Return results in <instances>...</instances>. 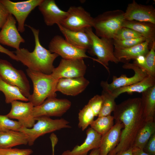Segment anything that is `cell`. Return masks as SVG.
<instances>
[{
    "label": "cell",
    "mask_w": 155,
    "mask_h": 155,
    "mask_svg": "<svg viewBox=\"0 0 155 155\" xmlns=\"http://www.w3.org/2000/svg\"><path fill=\"white\" fill-rule=\"evenodd\" d=\"M113 112L115 121L123 125L119 142L108 155L117 153L133 148L136 135L145 122L141 98H129L117 105Z\"/></svg>",
    "instance_id": "6da1fadb"
},
{
    "label": "cell",
    "mask_w": 155,
    "mask_h": 155,
    "mask_svg": "<svg viewBox=\"0 0 155 155\" xmlns=\"http://www.w3.org/2000/svg\"><path fill=\"white\" fill-rule=\"evenodd\" d=\"M25 26L29 28L32 32L34 38L35 47L31 52L24 48L13 51L18 61H20L31 71L51 75L55 68L53 62L59 55L51 53L42 45L39 39V29L29 25L25 24Z\"/></svg>",
    "instance_id": "7a4b0ae2"
},
{
    "label": "cell",
    "mask_w": 155,
    "mask_h": 155,
    "mask_svg": "<svg viewBox=\"0 0 155 155\" xmlns=\"http://www.w3.org/2000/svg\"><path fill=\"white\" fill-rule=\"evenodd\" d=\"M26 72L33 83V91L28 98L34 106L41 104L47 98L56 97V87L58 80L51 75H47L31 71L27 69Z\"/></svg>",
    "instance_id": "3957f363"
},
{
    "label": "cell",
    "mask_w": 155,
    "mask_h": 155,
    "mask_svg": "<svg viewBox=\"0 0 155 155\" xmlns=\"http://www.w3.org/2000/svg\"><path fill=\"white\" fill-rule=\"evenodd\" d=\"M124 12L120 9L105 11L94 18L95 34L100 38L113 39L122 27L125 20Z\"/></svg>",
    "instance_id": "277c9868"
},
{
    "label": "cell",
    "mask_w": 155,
    "mask_h": 155,
    "mask_svg": "<svg viewBox=\"0 0 155 155\" xmlns=\"http://www.w3.org/2000/svg\"><path fill=\"white\" fill-rule=\"evenodd\" d=\"M85 31L91 41L90 48L88 51V53L96 56V61L103 65L109 72V62L117 64L119 62L114 55L113 39L99 37L94 32L92 27L87 28Z\"/></svg>",
    "instance_id": "5b68a950"
},
{
    "label": "cell",
    "mask_w": 155,
    "mask_h": 155,
    "mask_svg": "<svg viewBox=\"0 0 155 155\" xmlns=\"http://www.w3.org/2000/svg\"><path fill=\"white\" fill-rule=\"evenodd\" d=\"M35 119L37 121L32 128L22 127L20 130L27 135L28 144L30 146L40 136L62 129L71 127L69 122L63 118L54 119L49 117L42 116L35 118Z\"/></svg>",
    "instance_id": "8992f818"
},
{
    "label": "cell",
    "mask_w": 155,
    "mask_h": 155,
    "mask_svg": "<svg viewBox=\"0 0 155 155\" xmlns=\"http://www.w3.org/2000/svg\"><path fill=\"white\" fill-rule=\"evenodd\" d=\"M0 78L5 82L18 87L28 98L31 94L29 81L24 71L14 67L6 60L0 59Z\"/></svg>",
    "instance_id": "52a82bcc"
},
{
    "label": "cell",
    "mask_w": 155,
    "mask_h": 155,
    "mask_svg": "<svg viewBox=\"0 0 155 155\" xmlns=\"http://www.w3.org/2000/svg\"><path fill=\"white\" fill-rule=\"evenodd\" d=\"M67 11V16L59 24L65 28L79 31L93 27L94 18L82 7L71 6Z\"/></svg>",
    "instance_id": "ba28073f"
},
{
    "label": "cell",
    "mask_w": 155,
    "mask_h": 155,
    "mask_svg": "<svg viewBox=\"0 0 155 155\" xmlns=\"http://www.w3.org/2000/svg\"><path fill=\"white\" fill-rule=\"evenodd\" d=\"M10 14L18 22L17 28L21 33L25 31V20L31 11L38 6L42 0H28L14 2L9 0H0Z\"/></svg>",
    "instance_id": "9c48e42d"
},
{
    "label": "cell",
    "mask_w": 155,
    "mask_h": 155,
    "mask_svg": "<svg viewBox=\"0 0 155 155\" xmlns=\"http://www.w3.org/2000/svg\"><path fill=\"white\" fill-rule=\"evenodd\" d=\"M49 50L55 53L65 59L90 58L94 61L96 59L90 57L86 54V50L77 48L67 42L62 36L56 35L51 40Z\"/></svg>",
    "instance_id": "30bf717a"
},
{
    "label": "cell",
    "mask_w": 155,
    "mask_h": 155,
    "mask_svg": "<svg viewBox=\"0 0 155 155\" xmlns=\"http://www.w3.org/2000/svg\"><path fill=\"white\" fill-rule=\"evenodd\" d=\"M71 103L65 98L51 97L47 98L41 104L34 106L33 115L35 118L42 116H62L70 108Z\"/></svg>",
    "instance_id": "8fae6325"
},
{
    "label": "cell",
    "mask_w": 155,
    "mask_h": 155,
    "mask_svg": "<svg viewBox=\"0 0 155 155\" xmlns=\"http://www.w3.org/2000/svg\"><path fill=\"white\" fill-rule=\"evenodd\" d=\"M122 67L124 69L133 70L134 75L130 77H127L125 74L121 75L119 77L113 76L112 81L110 83L107 81H102L100 84L103 90L111 92L117 88L129 86L139 82L148 75L144 69L133 63H125Z\"/></svg>",
    "instance_id": "7c38bea8"
},
{
    "label": "cell",
    "mask_w": 155,
    "mask_h": 155,
    "mask_svg": "<svg viewBox=\"0 0 155 155\" xmlns=\"http://www.w3.org/2000/svg\"><path fill=\"white\" fill-rule=\"evenodd\" d=\"M83 59H62L58 66L54 68L51 75L57 80L84 77L87 66Z\"/></svg>",
    "instance_id": "4fadbf2b"
},
{
    "label": "cell",
    "mask_w": 155,
    "mask_h": 155,
    "mask_svg": "<svg viewBox=\"0 0 155 155\" xmlns=\"http://www.w3.org/2000/svg\"><path fill=\"white\" fill-rule=\"evenodd\" d=\"M11 103V110L6 115L10 119H17L23 127L32 128L36 121L33 115L34 106L30 102H24L18 100Z\"/></svg>",
    "instance_id": "5bb4252c"
},
{
    "label": "cell",
    "mask_w": 155,
    "mask_h": 155,
    "mask_svg": "<svg viewBox=\"0 0 155 155\" xmlns=\"http://www.w3.org/2000/svg\"><path fill=\"white\" fill-rule=\"evenodd\" d=\"M16 23L14 18L9 14L0 31V44L19 50L20 44L24 43L25 40L20 34Z\"/></svg>",
    "instance_id": "9a60e30c"
},
{
    "label": "cell",
    "mask_w": 155,
    "mask_h": 155,
    "mask_svg": "<svg viewBox=\"0 0 155 155\" xmlns=\"http://www.w3.org/2000/svg\"><path fill=\"white\" fill-rule=\"evenodd\" d=\"M124 16L126 20L148 22L155 24L154 7L151 5L138 3L134 0L128 4Z\"/></svg>",
    "instance_id": "2e32d148"
},
{
    "label": "cell",
    "mask_w": 155,
    "mask_h": 155,
    "mask_svg": "<svg viewBox=\"0 0 155 155\" xmlns=\"http://www.w3.org/2000/svg\"><path fill=\"white\" fill-rule=\"evenodd\" d=\"M38 7L47 26L60 24L67 15V11L61 9L54 0H42Z\"/></svg>",
    "instance_id": "e0dca14e"
},
{
    "label": "cell",
    "mask_w": 155,
    "mask_h": 155,
    "mask_svg": "<svg viewBox=\"0 0 155 155\" xmlns=\"http://www.w3.org/2000/svg\"><path fill=\"white\" fill-rule=\"evenodd\" d=\"M90 82L84 77L72 78H61L57 81L56 92L68 96H76L82 92Z\"/></svg>",
    "instance_id": "ac0fdd59"
},
{
    "label": "cell",
    "mask_w": 155,
    "mask_h": 155,
    "mask_svg": "<svg viewBox=\"0 0 155 155\" xmlns=\"http://www.w3.org/2000/svg\"><path fill=\"white\" fill-rule=\"evenodd\" d=\"M115 121V124L112 128L102 136L99 148V155H108L119 142L123 125L120 121Z\"/></svg>",
    "instance_id": "d6986e66"
},
{
    "label": "cell",
    "mask_w": 155,
    "mask_h": 155,
    "mask_svg": "<svg viewBox=\"0 0 155 155\" xmlns=\"http://www.w3.org/2000/svg\"><path fill=\"white\" fill-rule=\"evenodd\" d=\"M86 137L80 145L75 146L71 150L64 151L61 155H87L91 150L99 148L102 136L91 127L86 131Z\"/></svg>",
    "instance_id": "ffe728a7"
},
{
    "label": "cell",
    "mask_w": 155,
    "mask_h": 155,
    "mask_svg": "<svg viewBox=\"0 0 155 155\" xmlns=\"http://www.w3.org/2000/svg\"><path fill=\"white\" fill-rule=\"evenodd\" d=\"M57 25L65 40L70 44L86 51L90 49L91 44V40L85 30L71 31L65 28L59 24Z\"/></svg>",
    "instance_id": "44dd1931"
},
{
    "label": "cell",
    "mask_w": 155,
    "mask_h": 155,
    "mask_svg": "<svg viewBox=\"0 0 155 155\" xmlns=\"http://www.w3.org/2000/svg\"><path fill=\"white\" fill-rule=\"evenodd\" d=\"M123 27L131 28L144 37L149 45L150 49L155 42V24L148 22L125 20Z\"/></svg>",
    "instance_id": "7402d4cb"
},
{
    "label": "cell",
    "mask_w": 155,
    "mask_h": 155,
    "mask_svg": "<svg viewBox=\"0 0 155 155\" xmlns=\"http://www.w3.org/2000/svg\"><path fill=\"white\" fill-rule=\"evenodd\" d=\"M148 42L145 41L129 48L124 49H114L115 57L119 62L129 63L131 60H135L140 55L146 56L150 50Z\"/></svg>",
    "instance_id": "603a6c76"
},
{
    "label": "cell",
    "mask_w": 155,
    "mask_h": 155,
    "mask_svg": "<svg viewBox=\"0 0 155 155\" xmlns=\"http://www.w3.org/2000/svg\"><path fill=\"white\" fill-rule=\"evenodd\" d=\"M27 135L19 131L13 130L0 131V148H12L20 145H27Z\"/></svg>",
    "instance_id": "cb8c5ba5"
},
{
    "label": "cell",
    "mask_w": 155,
    "mask_h": 155,
    "mask_svg": "<svg viewBox=\"0 0 155 155\" xmlns=\"http://www.w3.org/2000/svg\"><path fill=\"white\" fill-rule=\"evenodd\" d=\"M142 93L141 99L143 115L145 121L154 120L155 85Z\"/></svg>",
    "instance_id": "d4e9b609"
},
{
    "label": "cell",
    "mask_w": 155,
    "mask_h": 155,
    "mask_svg": "<svg viewBox=\"0 0 155 155\" xmlns=\"http://www.w3.org/2000/svg\"><path fill=\"white\" fill-rule=\"evenodd\" d=\"M155 85V77L148 75L142 80L131 85L119 88L111 92L116 98L122 93L134 92L142 93Z\"/></svg>",
    "instance_id": "484cf974"
},
{
    "label": "cell",
    "mask_w": 155,
    "mask_h": 155,
    "mask_svg": "<svg viewBox=\"0 0 155 155\" xmlns=\"http://www.w3.org/2000/svg\"><path fill=\"white\" fill-rule=\"evenodd\" d=\"M155 133L154 120L145 121L136 135L133 148L143 150L150 138Z\"/></svg>",
    "instance_id": "4316f807"
},
{
    "label": "cell",
    "mask_w": 155,
    "mask_h": 155,
    "mask_svg": "<svg viewBox=\"0 0 155 155\" xmlns=\"http://www.w3.org/2000/svg\"><path fill=\"white\" fill-rule=\"evenodd\" d=\"M0 91L3 92L5 97V102L9 104L14 100L28 101L25 97L17 87L11 85L3 81L0 78Z\"/></svg>",
    "instance_id": "83f0119b"
},
{
    "label": "cell",
    "mask_w": 155,
    "mask_h": 155,
    "mask_svg": "<svg viewBox=\"0 0 155 155\" xmlns=\"http://www.w3.org/2000/svg\"><path fill=\"white\" fill-rule=\"evenodd\" d=\"M114 117L111 115L98 117L90 125V127L102 136L108 131L114 125Z\"/></svg>",
    "instance_id": "f1b7e54d"
},
{
    "label": "cell",
    "mask_w": 155,
    "mask_h": 155,
    "mask_svg": "<svg viewBox=\"0 0 155 155\" xmlns=\"http://www.w3.org/2000/svg\"><path fill=\"white\" fill-rule=\"evenodd\" d=\"M101 95L102 102L98 117L110 115L111 113L114 110L116 105L115 100L116 98L111 92L103 90Z\"/></svg>",
    "instance_id": "f546056e"
},
{
    "label": "cell",
    "mask_w": 155,
    "mask_h": 155,
    "mask_svg": "<svg viewBox=\"0 0 155 155\" xmlns=\"http://www.w3.org/2000/svg\"><path fill=\"white\" fill-rule=\"evenodd\" d=\"M94 114L89 105L87 104L78 113V127L83 131L85 130L94 120Z\"/></svg>",
    "instance_id": "4dcf8cb0"
},
{
    "label": "cell",
    "mask_w": 155,
    "mask_h": 155,
    "mask_svg": "<svg viewBox=\"0 0 155 155\" xmlns=\"http://www.w3.org/2000/svg\"><path fill=\"white\" fill-rule=\"evenodd\" d=\"M22 127L18 121L11 120L6 115H0V131L13 130L20 131Z\"/></svg>",
    "instance_id": "1f68e13d"
},
{
    "label": "cell",
    "mask_w": 155,
    "mask_h": 155,
    "mask_svg": "<svg viewBox=\"0 0 155 155\" xmlns=\"http://www.w3.org/2000/svg\"><path fill=\"white\" fill-rule=\"evenodd\" d=\"M113 40L114 49H120L130 48L143 42L146 40L144 37H141L123 40L113 39Z\"/></svg>",
    "instance_id": "d6a6232c"
},
{
    "label": "cell",
    "mask_w": 155,
    "mask_h": 155,
    "mask_svg": "<svg viewBox=\"0 0 155 155\" xmlns=\"http://www.w3.org/2000/svg\"><path fill=\"white\" fill-rule=\"evenodd\" d=\"M146 71L149 75L155 77V42L145 56Z\"/></svg>",
    "instance_id": "836d02e7"
},
{
    "label": "cell",
    "mask_w": 155,
    "mask_h": 155,
    "mask_svg": "<svg viewBox=\"0 0 155 155\" xmlns=\"http://www.w3.org/2000/svg\"><path fill=\"white\" fill-rule=\"evenodd\" d=\"M143 37L135 30L128 28L122 27L117 32L113 39L123 40Z\"/></svg>",
    "instance_id": "e575fe53"
},
{
    "label": "cell",
    "mask_w": 155,
    "mask_h": 155,
    "mask_svg": "<svg viewBox=\"0 0 155 155\" xmlns=\"http://www.w3.org/2000/svg\"><path fill=\"white\" fill-rule=\"evenodd\" d=\"M102 102L101 95H96L90 99L87 104L92 111L95 117L98 116Z\"/></svg>",
    "instance_id": "d590c367"
},
{
    "label": "cell",
    "mask_w": 155,
    "mask_h": 155,
    "mask_svg": "<svg viewBox=\"0 0 155 155\" xmlns=\"http://www.w3.org/2000/svg\"><path fill=\"white\" fill-rule=\"evenodd\" d=\"M33 152L30 149L0 148V155H30Z\"/></svg>",
    "instance_id": "8d00e7d4"
},
{
    "label": "cell",
    "mask_w": 155,
    "mask_h": 155,
    "mask_svg": "<svg viewBox=\"0 0 155 155\" xmlns=\"http://www.w3.org/2000/svg\"><path fill=\"white\" fill-rule=\"evenodd\" d=\"M143 150L149 155H155V133L150 138Z\"/></svg>",
    "instance_id": "74e56055"
},
{
    "label": "cell",
    "mask_w": 155,
    "mask_h": 155,
    "mask_svg": "<svg viewBox=\"0 0 155 155\" xmlns=\"http://www.w3.org/2000/svg\"><path fill=\"white\" fill-rule=\"evenodd\" d=\"M10 13L0 1V28L5 23Z\"/></svg>",
    "instance_id": "f35d334b"
},
{
    "label": "cell",
    "mask_w": 155,
    "mask_h": 155,
    "mask_svg": "<svg viewBox=\"0 0 155 155\" xmlns=\"http://www.w3.org/2000/svg\"><path fill=\"white\" fill-rule=\"evenodd\" d=\"M145 56L144 55L138 56L134 60L133 63L146 71Z\"/></svg>",
    "instance_id": "ab89813d"
},
{
    "label": "cell",
    "mask_w": 155,
    "mask_h": 155,
    "mask_svg": "<svg viewBox=\"0 0 155 155\" xmlns=\"http://www.w3.org/2000/svg\"><path fill=\"white\" fill-rule=\"evenodd\" d=\"M0 52L6 54L12 59L18 61L17 57L13 52L11 51L8 49L4 47L0 44Z\"/></svg>",
    "instance_id": "60d3db41"
},
{
    "label": "cell",
    "mask_w": 155,
    "mask_h": 155,
    "mask_svg": "<svg viewBox=\"0 0 155 155\" xmlns=\"http://www.w3.org/2000/svg\"><path fill=\"white\" fill-rule=\"evenodd\" d=\"M132 151L133 155H149L143 150L136 147L132 148Z\"/></svg>",
    "instance_id": "b9f144b4"
},
{
    "label": "cell",
    "mask_w": 155,
    "mask_h": 155,
    "mask_svg": "<svg viewBox=\"0 0 155 155\" xmlns=\"http://www.w3.org/2000/svg\"><path fill=\"white\" fill-rule=\"evenodd\" d=\"M115 155H133L132 148H130L126 150L119 152Z\"/></svg>",
    "instance_id": "7bdbcfd3"
},
{
    "label": "cell",
    "mask_w": 155,
    "mask_h": 155,
    "mask_svg": "<svg viewBox=\"0 0 155 155\" xmlns=\"http://www.w3.org/2000/svg\"><path fill=\"white\" fill-rule=\"evenodd\" d=\"M99 148H98L92 150L90 153L88 155H99Z\"/></svg>",
    "instance_id": "ee69618b"
},
{
    "label": "cell",
    "mask_w": 155,
    "mask_h": 155,
    "mask_svg": "<svg viewBox=\"0 0 155 155\" xmlns=\"http://www.w3.org/2000/svg\"><path fill=\"white\" fill-rule=\"evenodd\" d=\"M54 150H53L52 151V155H54Z\"/></svg>",
    "instance_id": "f6af8a7d"
}]
</instances>
